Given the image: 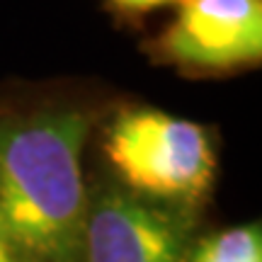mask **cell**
I'll use <instances>...</instances> for the list:
<instances>
[{
	"label": "cell",
	"mask_w": 262,
	"mask_h": 262,
	"mask_svg": "<svg viewBox=\"0 0 262 262\" xmlns=\"http://www.w3.org/2000/svg\"><path fill=\"white\" fill-rule=\"evenodd\" d=\"M104 3H107L117 15L136 19V17H143V15L156 12V10H163V8H178L182 0H104Z\"/></svg>",
	"instance_id": "6"
},
{
	"label": "cell",
	"mask_w": 262,
	"mask_h": 262,
	"mask_svg": "<svg viewBox=\"0 0 262 262\" xmlns=\"http://www.w3.org/2000/svg\"><path fill=\"white\" fill-rule=\"evenodd\" d=\"M93 122L73 102L0 110V241L15 262H83Z\"/></svg>",
	"instance_id": "1"
},
{
	"label": "cell",
	"mask_w": 262,
	"mask_h": 262,
	"mask_svg": "<svg viewBox=\"0 0 262 262\" xmlns=\"http://www.w3.org/2000/svg\"><path fill=\"white\" fill-rule=\"evenodd\" d=\"M0 262H15V257L10 255V250L5 248V243L0 241Z\"/></svg>",
	"instance_id": "7"
},
{
	"label": "cell",
	"mask_w": 262,
	"mask_h": 262,
	"mask_svg": "<svg viewBox=\"0 0 262 262\" xmlns=\"http://www.w3.org/2000/svg\"><path fill=\"white\" fill-rule=\"evenodd\" d=\"M146 49L153 61L189 75L253 68L262 58V0H182Z\"/></svg>",
	"instance_id": "3"
},
{
	"label": "cell",
	"mask_w": 262,
	"mask_h": 262,
	"mask_svg": "<svg viewBox=\"0 0 262 262\" xmlns=\"http://www.w3.org/2000/svg\"><path fill=\"white\" fill-rule=\"evenodd\" d=\"M185 226L170 209L126 189L88 196L83 262H182Z\"/></svg>",
	"instance_id": "4"
},
{
	"label": "cell",
	"mask_w": 262,
	"mask_h": 262,
	"mask_svg": "<svg viewBox=\"0 0 262 262\" xmlns=\"http://www.w3.org/2000/svg\"><path fill=\"white\" fill-rule=\"evenodd\" d=\"M189 262H262L260 224L209 235L199 243Z\"/></svg>",
	"instance_id": "5"
},
{
	"label": "cell",
	"mask_w": 262,
	"mask_h": 262,
	"mask_svg": "<svg viewBox=\"0 0 262 262\" xmlns=\"http://www.w3.org/2000/svg\"><path fill=\"white\" fill-rule=\"evenodd\" d=\"M102 153L126 192L146 202L194 204L216 172L211 134L202 124L153 107H126L102 136Z\"/></svg>",
	"instance_id": "2"
}]
</instances>
